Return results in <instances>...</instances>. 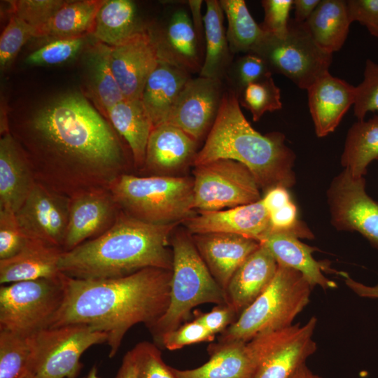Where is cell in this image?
<instances>
[{"label":"cell","mask_w":378,"mask_h":378,"mask_svg":"<svg viewBox=\"0 0 378 378\" xmlns=\"http://www.w3.org/2000/svg\"><path fill=\"white\" fill-rule=\"evenodd\" d=\"M8 127L36 181L69 198L108 188L133 163L112 125L78 92L50 99Z\"/></svg>","instance_id":"1"},{"label":"cell","mask_w":378,"mask_h":378,"mask_svg":"<svg viewBox=\"0 0 378 378\" xmlns=\"http://www.w3.org/2000/svg\"><path fill=\"white\" fill-rule=\"evenodd\" d=\"M172 270L148 267L120 277L80 279L63 274L64 298L50 328L82 323L107 334L110 358L134 326L148 328L166 312Z\"/></svg>","instance_id":"2"},{"label":"cell","mask_w":378,"mask_h":378,"mask_svg":"<svg viewBox=\"0 0 378 378\" xmlns=\"http://www.w3.org/2000/svg\"><path fill=\"white\" fill-rule=\"evenodd\" d=\"M177 225L148 223L120 210L104 232L64 251L59 270L80 279L120 277L148 267L172 270V250L168 246Z\"/></svg>","instance_id":"3"},{"label":"cell","mask_w":378,"mask_h":378,"mask_svg":"<svg viewBox=\"0 0 378 378\" xmlns=\"http://www.w3.org/2000/svg\"><path fill=\"white\" fill-rule=\"evenodd\" d=\"M238 98L231 88L224 92L216 118L192 164L232 160L251 172L261 189L292 187L295 183L296 156L286 144L285 136L279 132L263 135L254 130L243 114Z\"/></svg>","instance_id":"4"},{"label":"cell","mask_w":378,"mask_h":378,"mask_svg":"<svg viewBox=\"0 0 378 378\" xmlns=\"http://www.w3.org/2000/svg\"><path fill=\"white\" fill-rule=\"evenodd\" d=\"M108 190L121 211L148 223L178 224L196 214L193 181L186 176L125 173L118 176Z\"/></svg>","instance_id":"5"},{"label":"cell","mask_w":378,"mask_h":378,"mask_svg":"<svg viewBox=\"0 0 378 378\" xmlns=\"http://www.w3.org/2000/svg\"><path fill=\"white\" fill-rule=\"evenodd\" d=\"M171 244L173 262L169 303L163 315L148 328L156 342L162 335L186 322L194 307L206 303L227 304L225 290L212 276L192 236L176 232Z\"/></svg>","instance_id":"6"},{"label":"cell","mask_w":378,"mask_h":378,"mask_svg":"<svg viewBox=\"0 0 378 378\" xmlns=\"http://www.w3.org/2000/svg\"><path fill=\"white\" fill-rule=\"evenodd\" d=\"M312 288L301 273L278 265L268 287L220 333L218 342L247 343L261 333L290 326L308 304Z\"/></svg>","instance_id":"7"},{"label":"cell","mask_w":378,"mask_h":378,"mask_svg":"<svg viewBox=\"0 0 378 378\" xmlns=\"http://www.w3.org/2000/svg\"><path fill=\"white\" fill-rule=\"evenodd\" d=\"M62 276L1 285L0 330L31 335L49 328L63 303Z\"/></svg>","instance_id":"8"},{"label":"cell","mask_w":378,"mask_h":378,"mask_svg":"<svg viewBox=\"0 0 378 378\" xmlns=\"http://www.w3.org/2000/svg\"><path fill=\"white\" fill-rule=\"evenodd\" d=\"M253 52L265 60L272 74L285 76L303 90L329 72L332 60V54L315 42L304 22L294 18H290L285 36L267 34Z\"/></svg>","instance_id":"9"},{"label":"cell","mask_w":378,"mask_h":378,"mask_svg":"<svg viewBox=\"0 0 378 378\" xmlns=\"http://www.w3.org/2000/svg\"><path fill=\"white\" fill-rule=\"evenodd\" d=\"M32 378H77L80 358L90 347L107 342L104 332L82 323L49 328L31 335Z\"/></svg>","instance_id":"10"},{"label":"cell","mask_w":378,"mask_h":378,"mask_svg":"<svg viewBox=\"0 0 378 378\" xmlns=\"http://www.w3.org/2000/svg\"><path fill=\"white\" fill-rule=\"evenodd\" d=\"M193 209L212 211L233 208L261 200L260 188L243 164L220 159L195 167Z\"/></svg>","instance_id":"11"},{"label":"cell","mask_w":378,"mask_h":378,"mask_svg":"<svg viewBox=\"0 0 378 378\" xmlns=\"http://www.w3.org/2000/svg\"><path fill=\"white\" fill-rule=\"evenodd\" d=\"M317 319L303 325L261 333L247 342L258 368L255 378H290L315 353L313 335Z\"/></svg>","instance_id":"12"},{"label":"cell","mask_w":378,"mask_h":378,"mask_svg":"<svg viewBox=\"0 0 378 378\" xmlns=\"http://www.w3.org/2000/svg\"><path fill=\"white\" fill-rule=\"evenodd\" d=\"M327 200L335 229L356 231L378 248V202L366 192L364 177L344 169L330 183Z\"/></svg>","instance_id":"13"},{"label":"cell","mask_w":378,"mask_h":378,"mask_svg":"<svg viewBox=\"0 0 378 378\" xmlns=\"http://www.w3.org/2000/svg\"><path fill=\"white\" fill-rule=\"evenodd\" d=\"M148 31L160 61L191 74H200L204 45L196 32L189 8L172 6L160 22L148 26Z\"/></svg>","instance_id":"14"},{"label":"cell","mask_w":378,"mask_h":378,"mask_svg":"<svg viewBox=\"0 0 378 378\" xmlns=\"http://www.w3.org/2000/svg\"><path fill=\"white\" fill-rule=\"evenodd\" d=\"M70 198L36 183L15 213L28 239L63 249L69 214Z\"/></svg>","instance_id":"15"},{"label":"cell","mask_w":378,"mask_h":378,"mask_svg":"<svg viewBox=\"0 0 378 378\" xmlns=\"http://www.w3.org/2000/svg\"><path fill=\"white\" fill-rule=\"evenodd\" d=\"M224 92L221 80L200 76L191 78L181 92L167 122L199 142L210 131Z\"/></svg>","instance_id":"16"},{"label":"cell","mask_w":378,"mask_h":378,"mask_svg":"<svg viewBox=\"0 0 378 378\" xmlns=\"http://www.w3.org/2000/svg\"><path fill=\"white\" fill-rule=\"evenodd\" d=\"M120 211L108 188L85 191L70 197L64 251L104 232L114 223Z\"/></svg>","instance_id":"17"},{"label":"cell","mask_w":378,"mask_h":378,"mask_svg":"<svg viewBox=\"0 0 378 378\" xmlns=\"http://www.w3.org/2000/svg\"><path fill=\"white\" fill-rule=\"evenodd\" d=\"M111 66L127 99H141L159 58L148 29L118 46L111 47Z\"/></svg>","instance_id":"18"},{"label":"cell","mask_w":378,"mask_h":378,"mask_svg":"<svg viewBox=\"0 0 378 378\" xmlns=\"http://www.w3.org/2000/svg\"><path fill=\"white\" fill-rule=\"evenodd\" d=\"M183 223L192 234H232L259 242L271 229L270 214L261 200L225 210L198 211Z\"/></svg>","instance_id":"19"},{"label":"cell","mask_w":378,"mask_h":378,"mask_svg":"<svg viewBox=\"0 0 378 378\" xmlns=\"http://www.w3.org/2000/svg\"><path fill=\"white\" fill-rule=\"evenodd\" d=\"M197 143L180 128L168 122L153 128L143 169L153 175L173 176L193 163Z\"/></svg>","instance_id":"20"},{"label":"cell","mask_w":378,"mask_h":378,"mask_svg":"<svg viewBox=\"0 0 378 378\" xmlns=\"http://www.w3.org/2000/svg\"><path fill=\"white\" fill-rule=\"evenodd\" d=\"M192 239L212 276L224 290L237 270L260 246L255 239L232 234H197Z\"/></svg>","instance_id":"21"},{"label":"cell","mask_w":378,"mask_h":378,"mask_svg":"<svg viewBox=\"0 0 378 378\" xmlns=\"http://www.w3.org/2000/svg\"><path fill=\"white\" fill-rule=\"evenodd\" d=\"M308 106L315 132L324 137L334 132L354 104L356 87L326 73L307 90Z\"/></svg>","instance_id":"22"},{"label":"cell","mask_w":378,"mask_h":378,"mask_svg":"<svg viewBox=\"0 0 378 378\" xmlns=\"http://www.w3.org/2000/svg\"><path fill=\"white\" fill-rule=\"evenodd\" d=\"M277 268L274 258L260 244L237 270L225 291L238 316L268 287Z\"/></svg>","instance_id":"23"},{"label":"cell","mask_w":378,"mask_h":378,"mask_svg":"<svg viewBox=\"0 0 378 378\" xmlns=\"http://www.w3.org/2000/svg\"><path fill=\"white\" fill-rule=\"evenodd\" d=\"M36 181L18 142L8 131L0 139V209L16 213Z\"/></svg>","instance_id":"24"},{"label":"cell","mask_w":378,"mask_h":378,"mask_svg":"<svg viewBox=\"0 0 378 378\" xmlns=\"http://www.w3.org/2000/svg\"><path fill=\"white\" fill-rule=\"evenodd\" d=\"M209 359L198 368L172 367L176 378H255L258 363L247 343L217 342L209 346Z\"/></svg>","instance_id":"25"},{"label":"cell","mask_w":378,"mask_h":378,"mask_svg":"<svg viewBox=\"0 0 378 378\" xmlns=\"http://www.w3.org/2000/svg\"><path fill=\"white\" fill-rule=\"evenodd\" d=\"M260 244L270 252L279 265L299 272L312 288L319 286L323 290L337 288V284L323 272L329 268L314 258L312 253L316 248L302 242L295 235L288 232L270 230Z\"/></svg>","instance_id":"26"},{"label":"cell","mask_w":378,"mask_h":378,"mask_svg":"<svg viewBox=\"0 0 378 378\" xmlns=\"http://www.w3.org/2000/svg\"><path fill=\"white\" fill-rule=\"evenodd\" d=\"M62 248L28 239L15 255L0 260V284L57 279L62 275L59 263Z\"/></svg>","instance_id":"27"},{"label":"cell","mask_w":378,"mask_h":378,"mask_svg":"<svg viewBox=\"0 0 378 378\" xmlns=\"http://www.w3.org/2000/svg\"><path fill=\"white\" fill-rule=\"evenodd\" d=\"M191 78L192 74L188 71L159 60L141 97L153 128L167 122L181 92Z\"/></svg>","instance_id":"28"},{"label":"cell","mask_w":378,"mask_h":378,"mask_svg":"<svg viewBox=\"0 0 378 378\" xmlns=\"http://www.w3.org/2000/svg\"><path fill=\"white\" fill-rule=\"evenodd\" d=\"M106 117L127 143L133 165L143 169L153 125L141 99H122L109 109Z\"/></svg>","instance_id":"29"},{"label":"cell","mask_w":378,"mask_h":378,"mask_svg":"<svg viewBox=\"0 0 378 378\" xmlns=\"http://www.w3.org/2000/svg\"><path fill=\"white\" fill-rule=\"evenodd\" d=\"M139 18L136 4L130 0H104L92 30L93 36L104 44L115 47L148 29Z\"/></svg>","instance_id":"30"},{"label":"cell","mask_w":378,"mask_h":378,"mask_svg":"<svg viewBox=\"0 0 378 378\" xmlns=\"http://www.w3.org/2000/svg\"><path fill=\"white\" fill-rule=\"evenodd\" d=\"M111 47L97 41L85 57L87 93L102 115L124 99L113 75L110 60Z\"/></svg>","instance_id":"31"},{"label":"cell","mask_w":378,"mask_h":378,"mask_svg":"<svg viewBox=\"0 0 378 378\" xmlns=\"http://www.w3.org/2000/svg\"><path fill=\"white\" fill-rule=\"evenodd\" d=\"M203 16L204 58L199 76L223 80L233 62L226 31L224 13L218 0H206Z\"/></svg>","instance_id":"32"},{"label":"cell","mask_w":378,"mask_h":378,"mask_svg":"<svg viewBox=\"0 0 378 378\" xmlns=\"http://www.w3.org/2000/svg\"><path fill=\"white\" fill-rule=\"evenodd\" d=\"M351 23L346 1L321 0L304 24L315 42L332 54L342 48Z\"/></svg>","instance_id":"33"},{"label":"cell","mask_w":378,"mask_h":378,"mask_svg":"<svg viewBox=\"0 0 378 378\" xmlns=\"http://www.w3.org/2000/svg\"><path fill=\"white\" fill-rule=\"evenodd\" d=\"M104 0L67 1L50 20L36 29L35 37L52 40L83 38L92 32L97 14Z\"/></svg>","instance_id":"34"},{"label":"cell","mask_w":378,"mask_h":378,"mask_svg":"<svg viewBox=\"0 0 378 378\" xmlns=\"http://www.w3.org/2000/svg\"><path fill=\"white\" fill-rule=\"evenodd\" d=\"M378 160V115L358 120L349 129L341 164L355 178L364 177L368 166Z\"/></svg>","instance_id":"35"},{"label":"cell","mask_w":378,"mask_h":378,"mask_svg":"<svg viewBox=\"0 0 378 378\" xmlns=\"http://www.w3.org/2000/svg\"><path fill=\"white\" fill-rule=\"evenodd\" d=\"M227 20L226 36L232 53L253 52L267 33L251 16L244 0H220Z\"/></svg>","instance_id":"36"},{"label":"cell","mask_w":378,"mask_h":378,"mask_svg":"<svg viewBox=\"0 0 378 378\" xmlns=\"http://www.w3.org/2000/svg\"><path fill=\"white\" fill-rule=\"evenodd\" d=\"M32 361L31 335L0 330V378L31 377Z\"/></svg>","instance_id":"37"},{"label":"cell","mask_w":378,"mask_h":378,"mask_svg":"<svg viewBox=\"0 0 378 378\" xmlns=\"http://www.w3.org/2000/svg\"><path fill=\"white\" fill-rule=\"evenodd\" d=\"M238 97L239 104L251 112L253 121H258L266 112L282 108L281 91L272 74L248 84Z\"/></svg>","instance_id":"38"},{"label":"cell","mask_w":378,"mask_h":378,"mask_svg":"<svg viewBox=\"0 0 378 378\" xmlns=\"http://www.w3.org/2000/svg\"><path fill=\"white\" fill-rule=\"evenodd\" d=\"M84 44V37L52 40L30 53L25 62L34 66L61 64L74 58Z\"/></svg>","instance_id":"39"},{"label":"cell","mask_w":378,"mask_h":378,"mask_svg":"<svg viewBox=\"0 0 378 378\" xmlns=\"http://www.w3.org/2000/svg\"><path fill=\"white\" fill-rule=\"evenodd\" d=\"M36 29L13 14L0 37V67L3 71L14 60L22 47L32 37Z\"/></svg>","instance_id":"40"},{"label":"cell","mask_w":378,"mask_h":378,"mask_svg":"<svg viewBox=\"0 0 378 378\" xmlns=\"http://www.w3.org/2000/svg\"><path fill=\"white\" fill-rule=\"evenodd\" d=\"M131 350L135 360L136 378H176L172 367L164 362L160 350L154 344L141 342Z\"/></svg>","instance_id":"41"},{"label":"cell","mask_w":378,"mask_h":378,"mask_svg":"<svg viewBox=\"0 0 378 378\" xmlns=\"http://www.w3.org/2000/svg\"><path fill=\"white\" fill-rule=\"evenodd\" d=\"M356 87L354 113L358 120H363L368 112H378V63L366 60L363 79Z\"/></svg>","instance_id":"42"},{"label":"cell","mask_w":378,"mask_h":378,"mask_svg":"<svg viewBox=\"0 0 378 378\" xmlns=\"http://www.w3.org/2000/svg\"><path fill=\"white\" fill-rule=\"evenodd\" d=\"M268 74H272L265 60L253 52L244 54L232 62L229 69L231 88L239 95L243 89Z\"/></svg>","instance_id":"43"},{"label":"cell","mask_w":378,"mask_h":378,"mask_svg":"<svg viewBox=\"0 0 378 378\" xmlns=\"http://www.w3.org/2000/svg\"><path fill=\"white\" fill-rule=\"evenodd\" d=\"M67 1L18 0L10 1L13 14L36 29L46 24Z\"/></svg>","instance_id":"44"},{"label":"cell","mask_w":378,"mask_h":378,"mask_svg":"<svg viewBox=\"0 0 378 378\" xmlns=\"http://www.w3.org/2000/svg\"><path fill=\"white\" fill-rule=\"evenodd\" d=\"M214 338L215 335L195 318L164 334L157 343L164 349L174 351L193 344L212 342Z\"/></svg>","instance_id":"45"},{"label":"cell","mask_w":378,"mask_h":378,"mask_svg":"<svg viewBox=\"0 0 378 378\" xmlns=\"http://www.w3.org/2000/svg\"><path fill=\"white\" fill-rule=\"evenodd\" d=\"M27 239L18 224L15 213L8 209H0V260L15 255Z\"/></svg>","instance_id":"46"},{"label":"cell","mask_w":378,"mask_h":378,"mask_svg":"<svg viewBox=\"0 0 378 378\" xmlns=\"http://www.w3.org/2000/svg\"><path fill=\"white\" fill-rule=\"evenodd\" d=\"M264 20L260 27L262 30L274 36L282 38L288 32L289 13L293 0H262Z\"/></svg>","instance_id":"47"},{"label":"cell","mask_w":378,"mask_h":378,"mask_svg":"<svg viewBox=\"0 0 378 378\" xmlns=\"http://www.w3.org/2000/svg\"><path fill=\"white\" fill-rule=\"evenodd\" d=\"M346 4L351 22H358L378 38V0H347Z\"/></svg>","instance_id":"48"},{"label":"cell","mask_w":378,"mask_h":378,"mask_svg":"<svg viewBox=\"0 0 378 378\" xmlns=\"http://www.w3.org/2000/svg\"><path fill=\"white\" fill-rule=\"evenodd\" d=\"M237 318V314L229 304H216L209 312L197 311L195 316L215 335L224 332Z\"/></svg>","instance_id":"49"},{"label":"cell","mask_w":378,"mask_h":378,"mask_svg":"<svg viewBox=\"0 0 378 378\" xmlns=\"http://www.w3.org/2000/svg\"><path fill=\"white\" fill-rule=\"evenodd\" d=\"M261 200L269 213L283 207L291 201L287 188L282 186L268 190Z\"/></svg>","instance_id":"50"},{"label":"cell","mask_w":378,"mask_h":378,"mask_svg":"<svg viewBox=\"0 0 378 378\" xmlns=\"http://www.w3.org/2000/svg\"><path fill=\"white\" fill-rule=\"evenodd\" d=\"M340 274L343 276L346 286L358 296L378 299V284L374 286H368L355 281L346 272Z\"/></svg>","instance_id":"51"},{"label":"cell","mask_w":378,"mask_h":378,"mask_svg":"<svg viewBox=\"0 0 378 378\" xmlns=\"http://www.w3.org/2000/svg\"><path fill=\"white\" fill-rule=\"evenodd\" d=\"M321 0H293L294 20L304 23L310 17Z\"/></svg>","instance_id":"52"},{"label":"cell","mask_w":378,"mask_h":378,"mask_svg":"<svg viewBox=\"0 0 378 378\" xmlns=\"http://www.w3.org/2000/svg\"><path fill=\"white\" fill-rule=\"evenodd\" d=\"M136 374L135 360L132 351L130 350L124 356L115 378H136Z\"/></svg>","instance_id":"53"},{"label":"cell","mask_w":378,"mask_h":378,"mask_svg":"<svg viewBox=\"0 0 378 378\" xmlns=\"http://www.w3.org/2000/svg\"><path fill=\"white\" fill-rule=\"evenodd\" d=\"M290 378H322L314 374L306 364L300 367Z\"/></svg>","instance_id":"54"},{"label":"cell","mask_w":378,"mask_h":378,"mask_svg":"<svg viewBox=\"0 0 378 378\" xmlns=\"http://www.w3.org/2000/svg\"><path fill=\"white\" fill-rule=\"evenodd\" d=\"M78 378V377H77ZM81 378H101L98 374V369L96 365H93L88 374Z\"/></svg>","instance_id":"55"},{"label":"cell","mask_w":378,"mask_h":378,"mask_svg":"<svg viewBox=\"0 0 378 378\" xmlns=\"http://www.w3.org/2000/svg\"><path fill=\"white\" fill-rule=\"evenodd\" d=\"M27 378H32L31 377H27Z\"/></svg>","instance_id":"56"}]
</instances>
